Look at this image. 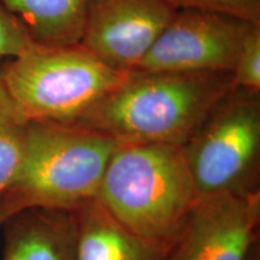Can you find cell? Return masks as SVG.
Masks as SVG:
<instances>
[{"label":"cell","instance_id":"1","mask_svg":"<svg viewBox=\"0 0 260 260\" xmlns=\"http://www.w3.org/2000/svg\"><path fill=\"white\" fill-rule=\"evenodd\" d=\"M234 86L233 73L132 70L71 125L122 142L181 147Z\"/></svg>","mask_w":260,"mask_h":260},{"label":"cell","instance_id":"2","mask_svg":"<svg viewBox=\"0 0 260 260\" xmlns=\"http://www.w3.org/2000/svg\"><path fill=\"white\" fill-rule=\"evenodd\" d=\"M200 198L180 146L148 142H122L96 195L125 229L168 252Z\"/></svg>","mask_w":260,"mask_h":260},{"label":"cell","instance_id":"3","mask_svg":"<svg viewBox=\"0 0 260 260\" xmlns=\"http://www.w3.org/2000/svg\"><path fill=\"white\" fill-rule=\"evenodd\" d=\"M122 141L71 124L28 122L16 176L4 195L22 209L74 211L95 200Z\"/></svg>","mask_w":260,"mask_h":260},{"label":"cell","instance_id":"4","mask_svg":"<svg viewBox=\"0 0 260 260\" xmlns=\"http://www.w3.org/2000/svg\"><path fill=\"white\" fill-rule=\"evenodd\" d=\"M0 74L28 122L54 124H73L128 75L81 44L47 46L34 41L0 65Z\"/></svg>","mask_w":260,"mask_h":260},{"label":"cell","instance_id":"5","mask_svg":"<svg viewBox=\"0 0 260 260\" xmlns=\"http://www.w3.org/2000/svg\"><path fill=\"white\" fill-rule=\"evenodd\" d=\"M181 148L201 197L260 193V92L234 86Z\"/></svg>","mask_w":260,"mask_h":260},{"label":"cell","instance_id":"6","mask_svg":"<svg viewBox=\"0 0 260 260\" xmlns=\"http://www.w3.org/2000/svg\"><path fill=\"white\" fill-rule=\"evenodd\" d=\"M253 22L204 9H178L135 70L233 73Z\"/></svg>","mask_w":260,"mask_h":260},{"label":"cell","instance_id":"7","mask_svg":"<svg viewBox=\"0 0 260 260\" xmlns=\"http://www.w3.org/2000/svg\"><path fill=\"white\" fill-rule=\"evenodd\" d=\"M260 193L204 195L167 260H258Z\"/></svg>","mask_w":260,"mask_h":260},{"label":"cell","instance_id":"8","mask_svg":"<svg viewBox=\"0 0 260 260\" xmlns=\"http://www.w3.org/2000/svg\"><path fill=\"white\" fill-rule=\"evenodd\" d=\"M175 12L167 0H87L80 44L112 69L129 73Z\"/></svg>","mask_w":260,"mask_h":260},{"label":"cell","instance_id":"9","mask_svg":"<svg viewBox=\"0 0 260 260\" xmlns=\"http://www.w3.org/2000/svg\"><path fill=\"white\" fill-rule=\"evenodd\" d=\"M0 260H79L73 211L23 209L0 230Z\"/></svg>","mask_w":260,"mask_h":260},{"label":"cell","instance_id":"10","mask_svg":"<svg viewBox=\"0 0 260 260\" xmlns=\"http://www.w3.org/2000/svg\"><path fill=\"white\" fill-rule=\"evenodd\" d=\"M73 212L79 260H167V249L125 229L96 199Z\"/></svg>","mask_w":260,"mask_h":260},{"label":"cell","instance_id":"11","mask_svg":"<svg viewBox=\"0 0 260 260\" xmlns=\"http://www.w3.org/2000/svg\"><path fill=\"white\" fill-rule=\"evenodd\" d=\"M34 42L69 46L82 39L87 0H0Z\"/></svg>","mask_w":260,"mask_h":260},{"label":"cell","instance_id":"12","mask_svg":"<svg viewBox=\"0 0 260 260\" xmlns=\"http://www.w3.org/2000/svg\"><path fill=\"white\" fill-rule=\"evenodd\" d=\"M27 125L28 121L15 105L0 74V198L18 170Z\"/></svg>","mask_w":260,"mask_h":260},{"label":"cell","instance_id":"13","mask_svg":"<svg viewBox=\"0 0 260 260\" xmlns=\"http://www.w3.org/2000/svg\"><path fill=\"white\" fill-rule=\"evenodd\" d=\"M233 75L236 87L260 92V23L246 35Z\"/></svg>","mask_w":260,"mask_h":260},{"label":"cell","instance_id":"14","mask_svg":"<svg viewBox=\"0 0 260 260\" xmlns=\"http://www.w3.org/2000/svg\"><path fill=\"white\" fill-rule=\"evenodd\" d=\"M175 9H204L260 23V0H167Z\"/></svg>","mask_w":260,"mask_h":260},{"label":"cell","instance_id":"15","mask_svg":"<svg viewBox=\"0 0 260 260\" xmlns=\"http://www.w3.org/2000/svg\"><path fill=\"white\" fill-rule=\"evenodd\" d=\"M32 42L21 22L0 2V59H12Z\"/></svg>","mask_w":260,"mask_h":260},{"label":"cell","instance_id":"16","mask_svg":"<svg viewBox=\"0 0 260 260\" xmlns=\"http://www.w3.org/2000/svg\"><path fill=\"white\" fill-rule=\"evenodd\" d=\"M23 210L17 201H15L12 198L4 195L3 198H0V230H2L3 224L5 223V220L9 218L11 214H14L18 211Z\"/></svg>","mask_w":260,"mask_h":260}]
</instances>
